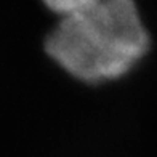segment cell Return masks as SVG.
<instances>
[{
	"instance_id": "cell-1",
	"label": "cell",
	"mask_w": 157,
	"mask_h": 157,
	"mask_svg": "<svg viewBox=\"0 0 157 157\" xmlns=\"http://www.w3.org/2000/svg\"><path fill=\"white\" fill-rule=\"evenodd\" d=\"M45 5L58 16L45 50L78 80L119 78L147 53L149 34L132 0H55Z\"/></svg>"
}]
</instances>
